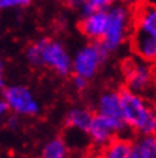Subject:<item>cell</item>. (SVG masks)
Wrapping results in <instances>:
<instances>
[{"mask_svg": "<svg viewBox=\"0 0 156 158\" xmlns=\"http://www.w3.org/2000/svg\"><path fill=\"white\" fill-rule=\"evenodd\" d=\"M133 142L127 138H113L105 145L100 158H130Z\"/></svg>", "mask_w": 156, "mask_h": 158, "instance_id": "11", "label": "cell"}, {"mask_svg": "<svg viewBox=\"0 0 156 158\" xmlns=\"http://www.w3.org/2000/svg\"><path fill=\"white\" fill-rule=\"evenodd\" d=\"M145 0H123V3L126 6H132V7H138L139 4H142Z\"/></svg>", "mask_w": 156, "mask_h": 158, "instance_id": "18", "label": "cell"}, {"mask_svg": "<svg viewBox=\"0 0 156 158\" xmlns=\"http://www.w3.org/2000/svg\"><path fill=\"white\" fill-rule=\"evenodd\" d=\"M42 158H67V145L60 139H52L42 151Z\"/></svg>", "mask_w": 156, "mask_h": 158, "instance_id": "14", "label": "cell"}, {"mask_svg": "<svg viewBox=\"0 0 156 158\" xmlns=\"http://www.w3.org/2000/svg\"><path fill=\"white\" fill-rule=\"evenodd\" d=\"M94 115H92L90 111H87L85 108H73L70 109L66 118V122L69 127L78 129L80 132L89 134V128H90L92 119Z\"/></svg>", "mask_w": 156, "mask_h": 158, "instance_id": "12", "label": "cell"}, {"mask_svg": "<svg viewBox=\"0 0 156 158\" xmlns=\"http://www.w3.org/2000/svg\"><path fill=\"white\" fill-rule=\"evenodd\" d=\"M133 12L129 6L118 4L107 10V27L102 42L109 50H116L132 32Z\"/></svg>", "mask_w": 156, "mask_h": 158, "instance_id": "4", "label": "cell"}, {"mask_svg": "<svg viewBox=\"0 0 156 158\" xmlns=\"http://www.w3.org/2000/svg\"><path fill=\"white\" fill-rule=\"evenodd\" d=\"M27 59L33 65H46L60 73L67 75L72 69V60L60 43L49 39H42L27 48Z\"/></svg>", "mask_w": 156, "mask_h": 158, "instance_id": "3", "label": "cell"}, {"mask_svg": "<svg viewBox=\"0 0 156 158\" xmlns=\"http://www.w3.org/2000/svg\"><path fill=\"white\" fill-rule=\"evenodd\" d=\"M73 85H74V88H76L78 91H83V89L87 86V79L83 78V76L76 75L73 78Z\"/></svg>", "mask_w": 156, "mask_h": 158, "instance_id": "17", "label": "cell"}, {"mask_svg": "<svg viewBox=\"0 0 156 158\" xmlns=\"http://www.w3.org/2000/svg\"><path fill=\"white\" fill-rule=\"evenodd\" d=\"M30 3V0H0V9L7 7H23Z\"/></svg>", "mask_w": 156, "mask_h": 158, "instance_id": "16", "label": "cell"}, {"mask_svg": "<svg viewBox=\"0 0 156 158\" xmlns=\"http://www.w3.org/2000/svg\"><path fill=\"white\" fill-rule=\"evenodd\" d=\"M3 86V69H2V62H0V88Z\"/></svg>", "mask_w": 156, "mask_h": 158, "instance_id": "21", "label": "cell"}, {"mask_svg": "<svg viewBox=\"0 0 156 158\" xmlns=\"http://www.w3.org/2000/svg\"><path fill=\"white\" fill-rule=\"evenodd\" d=\"M98 114L109 118L118 125L120 134L125 132L129 127L125 122L123 111H122V101L120 92H105L98 102Z\"/></svg>", "mask_w": 156, "mask_h": 158, "instance_id": "8", "label": "cell"}, {"mask_svg": "<svg viewBox=\"0 0 156 158\" xmlns=\"http://www.w3.org/2000/svg\"><path fill=\"white\" fill-rule=\"evenodd\" d=\"M70 6H73V7H78V6H83L85 4V0H66Z\"/></svg>", "mask_w": 156, "mask_h": 158, "instance_id": "20", "label": "cell"}, {"mask_svg": "<svg viewBox=\"0 0 156 158\" xmlns=\"http://www.w3.org/2000/svg\"><path fill=\"white\" fill-rule=\"evenodd\" d=\"M125 79L129 91L145 94L155 85V73L148 62L145 60H127L125 65Z\"/></svg>", "mask_w": 156, "mask_h": 158, "instance_id": "6", "label": "cell"}, {"mask_svg": "<svg viewBox=\"0 0 156 158\" xmlns=\"http://www.w3.org/2000/svg\"><path fill=\"white\" fill-rule=\"evenodd\" d=\"M109 52L110 50L107 49L102 40H96L94 43L79 50L72 63V69L79 76H83L86 79L93 78L99 69V65H102L106 60Z\"/></svg>", "mask_w": 156, "mask_h": 158, "instance_id": "5", "label": "cell"}, {"mask_svg": "<svg viewBox=\"0 0 156 158\" xmlns=\"http://www.w3.org/2000/svg\"><path fill=\"white\" fill-rule=\"evenodd\" d=\"M116 134H120L118 125L109 118L103 117L100 114H96L92 119L89 135L98 145H106L115 138Z\"/></svg>", "mask_w": 156, "mask_h": 158, "instance_id": "9", "label": "cell"}, {"mask_svg": "<svg viewBox=\"0 0 156 158\" xmlns=\"http://www.w3.org/2000/svg\"><path fill=\"white\" fill-rule=\"evenodd\" d=\"M4 101L9 108L23 115H34L39 111V105L33 98L32 92L25 86H10L4 91Z\"/></svg>", "mask_w": 156, "mask_h": 158, "instance_id": "7", "label": "cell"}, {"mask_svg": "<svg viewBox=\"0 0 156 158\" xmlns=\"http://www.w3.org/2000/svg\"><path fill=\"white\" fill-rule=\"evenodd\" d=\"M130 158H156V135H140L133 142Z\"/></svg>", "mask_w": 156, "mask_h": 158, "instance_id": "13", "label": "cell"}, {"mask_svg": "<svg viewBox=\"0 0 156 158\" xmlns=\"http://www.w3.org/2000/svg\"><path fill=\"white\" fill-rule=\"evenodd\" d=\"M107 27V10H98L85 16L80 23V30L87 38L102 40Z\"/></svg>", "mask_w": 156, "mask_h": 158, "instance_id": "10", "label": "cell"}, {"mask_svg": "<svg viewBox=\"0 0 156 158\" xmlns=\"http://www.w3.org/2000/svg\"><path fill=\"white\" fill-rule=\"evenodd\" d=\"M130 48L140 60L156 62V4L143 2L135 7Z\"/></svg>", "mask_w": 156, "mask_h": 158, "instance_id": "1", "label": "cell"}, {"mask_svg": "<svg viewBox=\"0 0 156 158\" xmlns=\"http://www.w3.org/2000/svg\"><path fill=\"white\" fill-rule=\"evenodd\" d=\"M9 105L6 101H0V117H3L4 114H6V111H7Z\"/></svg>", "mask_w": 156, "mask_h": 158, "instance_id": "19", "label": "cell"}, {"mask_svg": "<svg viewBox=\"0 0 156 158\" xmlns=\"http://www.w3.org/2000/svg\"><path fill=\"white\" fill-rule=\"evenodd\" d=\"M122 111L127 127L140 135H156V108L140 94L129 89L120 91Z\"/></svg>", "mask_w": 156, "mask_h": 158, "instance_id": "2", "label": "cell"}, {"mask_svg": "<svg viewBox=\"0 0 156 158\" xmlns=\"http://www.w3.org/2000/svg\"><path fill=\"white\" fill-rule=\"evenodd\" d=\"M113 3H115V0H85L83 13H85V16H87V15L98 12V10H106Z\"/></svg>", "mask_w": 156, "mask_h": 158, "instance_id": "15", "label": "cell"}]
</instances>
